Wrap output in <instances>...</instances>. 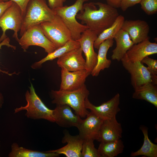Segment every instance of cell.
Masks as SVG:
<instances>
[{
    "label": "cell",
    "instance_id": "obj_10",
    "mask_svg": "<svg viewBox=\"0 0 157 157\" xmlns=\"http://www.w3.org/2000/svg\"><path fill=\"white\" fill-rule=\"evenodd\" d=\"M97 37L95 32L88 29L81 34L80 38L77 40L85 57V69L90 73L97 61V53L94 49V43Z\"/></svg>",
    "mask_w": 157,
    "mask_h": 157
},
{
    "label": "cell",
    "instance_id": "obj_6",
    "mask_svg": "<svg viewBox=\"0 0 157 157\" xmlns=\"http://www.w3.org/2000/svg\"><path fill=\"white\" fill-rule=\"evenodd\" d=\"M40 25L45 36L56 49L72 39L69 31L60 18L56 14L52 20L43 22Z\"/></svg>",
    "mask_w": 157,
    "mask_h": 157
},
{
    "label": "cell",
    "instance_id": "obj_38",
    "mask_svg": "<svg viewBox=\"0 0 157 157\" xmlns=\"http://www.w3.org/2000/svg\"><path fill=\"white\" fill-rule=\"evenodd\" d=\"M2 104H0V108H1L2 106Z\"/></svg>",
    "mask_w": 157,
    "mask_h": 157
},
{
    "label": "cell",
    "instance_id": "obj_2",
    "mask_svg": "<svg viewBox=\"0 0 157 157\" xmlns=\"http://www.w3.org/2000/svg\"><path fill=\"white\" fill-rule=\"evenodd\" d=\"M50 94L52 103L56 105H67L81 117H85L89 113L85 107V103L90 92L85 84L74 90H51Z\"/></svg>",
    "mask_w": 157,
    "mask_h": 157
},
{
    "label": "cell",
    "instance_id": "obj_37",
    "mask_svg": "<svg viewBox=\"0 0 157 157\" xmlns=\"http://www.w3.org/2000/svg\"><path fill=\"white\" fill-rule=\"evenodd\" d=\"M4 102L3 97L2 93L0 92V104H2Z\"/></svg>",
    "mask_w": 157,
    "mask_h": 157
},
{
    "label": "cell",
    "instance_id": "obj_28",
    "mask_svg": "<svg viewBox=\"0 0 157 157\" xmlns=\"http://www.w3.org/2000/svg\"><path fill=\"white\" fill-rule=\"evenodd\" d=\"M94 140L91 139L83 140L81 157H101L98 149L94 147Z\"/></svg>",
    "mask_w": 157,
    "mask_h": 157
},
{
    "label": "cell",
    "instance_id": "obj_22",
    "mask_svg": "<svg viewBox=\"0 0 157 157\" xmlns=\"http://www.w3.org/2000/svg\"><path fill=\"white\" fill-rule=\"evenodd\" d=\"M134 89L133 98L146 101L157 107V85L147 83Z\"/></svg>",
    "mask_w": 157,
    "mask_h": 157
},
{
    "label": "cell",
    "instance_id": "obj_17",
    "mask_svg": "<svg viewBox=\"0 0 157 157\" xmlns=\"http://www.w3.org/2000/svg\"><path fill=\"white\" fill-rule=\"evenodd\" d=\"M53 115L55 122L63 127H77L82 120L78 115L74 114L70 107L66 105H56Z\"/></svg>",
    "mask_w": 157,
    "mask_h": 157
},
{
    "label": "cell",
    "instance_id": "obj_23",
    "mask_svg": "<svg viewBox=\"0 0 157 157\" xmlns=\"http://www.w3.org/2000/svg\"><path fill=\"white\" fill-rule=\"evenodd\" d=\"M80 47V44L77 40L71 39L67 41L64 45L59 47L47 55L39 61L36 62L31 65V67L36 69L41 67L44 62L58 58L67 53Z\"/></svg>",
    "mask_w": 157,
    "mask_h": 157
},
{
    "label": "cell",
    "instance_id": "obj_5",
    "mask_svg": "<svg viewBox=\"0 0 157 157\" xmlns=\"http://www.w3.org/2000/svg\"><path fill=\"white\" fill-rule=\"evenodd\" d=\"M27 104L15 109V113L22 110L26 111L25 115L33 119H43L52 122H55L53 115V110L48 108L37 94L32 83L25 94Z\"/></svg>",
    "mask_w": 157,
    "mask_h": 157
},
{
    "label": "cell",
    "instance_id": "obj_40",
    "mask_svg": "<svg viewBox=\"0 0 157 157\" xmlns=\"http://www.w3.org/2000/svg\"></svg>",
    "mask_w": 157,
    "mask_h": 157
},
{
    "label": "cell",
    "instance_id": "obj_31",
    "mask_svg": "<svg viewBox=\"0 0 157 157\" xmlns=\"http://www.w3.org/2000/svg\"><path fill=\"white\" fill-rule=\"evenodd\" d=\"M10 39L9 37H7L6 38L0 42V50L2 46H5L8 47H10L13 50H15L16 47L10 44ZM0 72L5 74H7L9 76H11L14 74H17L15 72L12 73H10L8 72L3 70L1 69L0 67Z\"/></svg>",
    "mask_w": 157,
    "mask_h": 157
},
{
    "label": "cell",
    "instance_id": "obj_21",
    "mask_svg": "<svg viewBox=\"0 0 157 157\" xmlns=\"http://www.w3.org/2000/svg\"><path fill=\"white\" fill-rule=\"evenodd\" d=\"M113 39H107L100 45L97 54L96 65L91 73L93 76H97L101 70L110 67L111 61L107 58V54L108 49L113 45Z\"/></svg>",
    "mask_w": 157,
    "mask_h": 157
},
{
    "label": "cell",
    "instance_id": "obj_1",
    "mask_svg": "<svg viewBox=\"0 0 157 157\" xmlns=\"http://www.w3.org/2000/svg\"><path fill=\"white\" fill-rule=\"evenodd\" d=\"M119 13L117 8L100 2L84 3L83 9L76 15L81 24L98 35L110 26Z\"/></svg>",
    "mask_w": 157,
    "mask_h": 157
},
{
    "label": "cell",
    "instance_id": "obj_29",
    "mask_svg": "<svg viewBox=\"0 0 157 157\" xmlns=\"http://www.w3.org/2000/svg\"><path fill=\"white\" fill-rule=\"evenodd\" d=\"M140 3L141 9L148 15L157 12V0H141Z\"/></svg>",
    "mask_w": 157,
    "mask_h": 157
},
{
    "label": "cell",
    "instance_id": "obj_35",
    "mask_svg": "<svg viewBox=\"0 0 157 157\" xmlns=\"http://www.w3.org/2000/svg\"><path fill=\"white\" fill-rule=\"evenodd\" d=\"M13 3V2L10 1L0 2V18L6 10Z\"/></svg>",
    "mask_w": 157,
    "mask_h": 157
},
{
    "label": "cell",
    "instance_id": "obj_36",
    "mask_svg": "<svg viewBox=\"0 0 157 157\" xmlns=\"http://www.w3.org/2000/svg\"><path fill=\"white\" fill-rule=\"evenodd\" d=\"M107 4L116 8H120L122 0H106Z\"/></svg>",
    "mask_w": 157,
    "mask_h": 157
},
{
    "label": "cell",
    "instance_id": "obj_39",
    "mask_svg": "<svg viewBox=\"0 0 157 157\" xmlns=\"http://www.w3.org/2000/svg\"><path fill=\"white\" fill-rule=\"evenodd\" d=\"M3 1L2 0H0V2H2V1Z\"/></svg>",
    "mask_w": 157,
    "mask_h": 157
},
{
    "label": "cell",
    "instance_id": "obj_30",
    "mask_svg": "<svg viewBox=\"0 0 157 157\" xmlns=\"http://www.w3.org/2000/svg\"><path fill=\"white\" fill-rule=\"evenodd\" d=\"M141 62L147 65V68L151 74L157 77V60L147 56L143 58Z\"/></svg>",
    "mask_w": 157,
    "mask_h": 157
},
{
    "label": "cell",
    "instance_id": "obj_33",
    "mask_svg": "<svg viewBox=\"0 0 157 157\" xmlns=\"http://www.w3.org/2000/svg\"><path fill=\"white\" fill-rule=\"evenodd\" d=\"M3 1H11L16 3L20 8L23 16L24 15L26 7L30 0H2Z\"/></svg>",
    "mask_w": 157,
    "mask_h": 157
},
{
    "label": "cell",
    "instance_id": "obj_26",
    "mask_svg": "<svg viewBox=\"0 0 157 157\" xmlns=\"http://www.w3.org/2000/svg\"><path fill=\"white\" fill-rule=\"evenodd\" d=\"M125 20L123 15H119L110 26L103 31L98 36L94 43V48L98 49L101 44L105 40L109 39H113L115 35L122 29Z\"/></svg>",
    "mask_w": 157,
    "mask_h": 157
},
{
    "label": "cell",
    "instance_id": "obj_15",
    "mask_svg": "<svg viewBox=\"0 0 157 157\" xmlns=\"http://www.w3.org/2000/svg\"><path fill=\"white\" fill-rule=\"evenodd\" d=\"M64 134L62 142L67 144L60 149L47 151L63 154L67 157H81L83 140L79 135H72L67 131H64Z\"/></svg>",
    "mask_w": 157,
    "mask_h": 157
},
{
    "label": "cell",
    "instance_id": "obj_16",
    "mask_svg": "<svg viewBox=\"0 0 157 157\" xmlns=\"http://www.w3.org/2000/svg\"><path fill=\"white\" fill-rule=\"evenodd\" d=\"M82 52L80 47L67 53L58 58V65L70 72L85 69V60L82 56Z\"/></svg>",
    "mask_w": 157,
    "mask_h": 157
},
{
    "label": "cell",
    "instance_id": "obj_25",
    "mask_svg": "<svg viewBox=\"0 0 157 157\" xmlns=\"http://www.w3.org/2000/svg\"><path fill=\"white\" fill-rule=\"evenodd\" d=\"M140 129L144 136L143 145L138 151L132 152L130 156L135 157L144 156L148 157H157V145L153 143L149 139L148 128L144 126H141Z\"/></svg>",
    "mask_w": 157,
    "mask_h": 157
},
{
    "label": "cell",
    "instance_id": "obj_3",
    "mask_svg": "<svg viewBox=\"0 0 157 157\" xmlns=\"http://www.w3.org/2000/svg\"><path fill=\"white\" fill-rule=\"evenodd\" d=\"M55 15L54 11L48 6L45 0H30L23 16L20 36H21L30 27L52 20Z\"/></svg>",
    "mask_w": 157,
    "mask_h": 157
},
{
    "label": "cell",
    "instance_id": "obj_4",
    "mask_svg": "<svg viewBox=\"0 0 157 157\" xmlns=\"http://www.w3.org/2000/svg\"><path fill=\"white\" fill-rule=\"evenodd\" d=\"M89 0H76L72 5L63 6L53 10L68 28L72 39L74 40H78L81 34L88 29L85 25L80 24L77 21L76 15L83 9L84 3Z\"/></svg>",
    "mask_w": 157,
    "mask_h": 157
},
{
    "label": "cell",
    "instance_id": "obj_7",
    "mask_svg": "<svg viewBox=\"0 0 157 157\" xmlns=\"http://www.w3.org/2000/svg\"><path fill=\"white\" fill-rule=\"evenodd\" d=\"M20 37L18 42L24 51L32 46L42 47L48 54L56 49L54 44L45 36L40 24L29 27Z\"/></svg>",
    "mask_w": 157,
    "mask_h": 157
},
{
    "label": "cell",
    "instance_id": "obj_19",
    "mask_svg": "<svg viewBox=\"0 0 157 157\" xmlns=\"http://www.w3.org/2000/svg\"><path fill=\"white\" fill-rule=\"evenodd\" d=\"M122 133L121 125L116 118L103 120L97 140L101 142L117 140L122 138Z\"/></svg>",
    "mask_w": 157,
    "mask_h": 157
},
{
    "label": "cell",
    "instance_id": "obj_9",
    "mask_svg": "<svg viewBox=\"0 0 157 157\" xmlns=\"http://www.w3.org/2000/svg\"><path fill=\"white\" fill-rule=\"evenodd\" d=\"M122 65L130 75L131 83L134 89L147 83L157 84V77L153 76L141 62H132L126 55L121 60Z\"/></svg>",
    "mask_w": 157,
    "mask_h": 157
},
{
    "label": "cell",
    "instance_id": "obj_11",
    "mask_svg": "<svg viewBox=\"0 0 157 157\" xmlns=\"http://www.w3.org/2000/svg\"><path fill=\"white\" fill-rule=\"evenodd\" d=\"M119 104L120 95L119 93L99 106L93 104L88 98L86 99L85 103L86 109H90L103 120L116 118V115L120 110Z\"/></svg>",
    "mask_w": 157,
    "mask_h": 157
},
{
    "label": "cell",
    "instance_id": "obj_8",
    "mask_svg": "<svg viewBox=\"0 0 157 157\" xmlns=\"http://www.w3.org/2000/svg\"><path fill=\"white\" fill-rule=\"evenodd\" d=\"M23 18L20 8L16 3L13 2L0 18V28L2 32L0 37V42L8 37L6 32L8 30L13 31V37L18 42L19 39L18 33L21 28Z\"/></svg>",
    "mask_w": 157,
    "mask_h": 157
},
{
    "label": "cell",
    "instance_id": "obj_18",
    "mask_svg": "<svg viewBox=\"0 0 157 157\" xmlns=\"http://www.w3.org/2000/svg\"><path fill=\"white\" fill-rule=\"evenodd\" d=\"M157 53V44L152 42L149 38L145 40L134 44L126 52V55L131 62H141L147 56Z\"/></svg>",
    "mask_w": 157,
    "mask_h": 157
},
{
    "label": "cell",
    "instance_id": "obj_34",
    "mask_svg": "<svg viewBox=\"0 0 157 157\" xmlns=\"http://www.w3.org/2000/svg\"><path fill=\"white\" fill-rule=\"evenodd\" d=\"M48 6L52 10L63 6L66 0H48Z\"/></svg>",
    "mask_w": 157,
    "mask_h": 157
},
{
    "label": "cell",
    "instance_id": "obj_13",
    "mask_svg": "<svg viewBox=\"0 0 157 157\" xmlns=\"http://www.w3.org/2000/svg\"><path fill=\"white\" fill-rule=\"evenodd\" d=\"M103 121L93 112H89L85 119L82 120L77 127L78 135L83 140L91 139L97 140Z\"/></svg>",
    "mask_w": 157,
    "mask_h": 157
},
{
    "label": "cell",
    "instance_id": "obj_14",
    "mask_svg": "<svg viewBox=\"0 0 157 157\" xmlns=\"http://www.w3.org/2000/svg\"><path fill=\"white\" fill-rule=\"evenodd\" d=\"M122 29L129 34L134 44L149 38V27L148 23L144 20H125Z\"/></svg>",
    "mask_w": 157,
    "mask_h": 157
},
{
    "label": "cell",
    "instance_id": "obj_27",
    "mask_svg": "<svg viewBox=\"0 0 157 157\" xmlns=\"http://www.w3.org/2000/svg\"><path fill=\"white\" fill-rule=\"evenodd\" d=\"M124 148L123 142L120 139L101 142L98 149L101 157H115L122 153Z\"/></svg>",
    "mask_w": 157,
    "mask_h": 157
},
{
    "label": "cell",
    "instance_id": "obj_32",
    "mask_svg": "<svg viewBox=\"0 0 157 157\" xmlns=\"http://www.w3.org/2000/svg\"><path fill=\"white\" fill-rule=\"evenodd\" d=\"M141 0H122L120 8L122 10L126 11L129 8L140 3Z\"/></svg>",
    "mask_w": 157,
    "mask_h": 157
},
{
    "label": "cell",
    "instance_id": "obj_12",
    "mask_svg": "<svg viewBox=\"0 0 157 157\" xmlns=\"http://www.w3.org/2000/svg\"><path fill=\"white\" fill-rule=\"evenodd\" d=\"M91 73L85 69L70 72L61 67V82L60 90L72 91L78 89L84 84L87 78Z\"/></svg>",
    "mask_w": 157,
    "mask_h": 157
},
{
    "label": "cell",
    "instance_id": "obj_20",
    "mask_svg": "<svg viewBox=\"0 0 157 157\" xmlns=\"http://www.w3.org/2000/svg\"><path fill=\"white\" fill-rule=\"evenodd\" d=\"M114 39L116 42V46L112 51L111 58L113 60L119 61L134 44L129 34L122 29L117 34Z\"/></svg>",
    "mask_w": 157,
    "mask_h": 157
},
{
    "label": "cell",
    "instance_id": "obj_24",
    "mask_svg": "<svg viewBox=\"0 0 157 157\" xmlns=\"http://www.w3.org/2000/svg\"><path fill=\"white\" fill-rule=\"evenodd\" d=\"M11 151L8 154L9 157H56L60 154L54 152L40 151L28 149L19 147L16 143L11 145Z\"/></svg>",
    "mask_w": 157,
    "mask_h": 157
}]
</instances>
